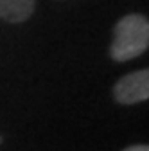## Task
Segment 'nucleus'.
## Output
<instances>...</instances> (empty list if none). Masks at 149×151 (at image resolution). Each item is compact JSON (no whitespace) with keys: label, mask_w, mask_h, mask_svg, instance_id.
Listing matches in <instances>:
<instances>
[{"label":"nucleus","mask_w":149,"mask_h":151,"mask_svg":"<svg viewBox=\"0 0 149 151\" xmlns=\"http://www.w3.org/2000/svg\"><path fill=\"white\" fill-rule=\"evenodd\" d=\"M149 47V22L142 14H128L117 22L110 54L115 61L138 58Z\"/></svg>","instance_id":"nucleus-1"},{"label":"nucleus","mask_w":149,"mask_h":151,"mask_svg":"<svg viewBox=\"0 0 149 151\" xmlns=\"http://www.w3.org/2000/svg\"><path fill=\"white\" fill-rule=\"evenodd\" d=\"M113 97L120 104H137L149 99V70H137L120 78L113 86Z\"/></svg>","instance_id":"nucleus-2"},{"label":"nucleus","mask_w":149,"mask_h":151,"mask_svg":"<svg viewBox=\"0 0 149 151\" xmlns=\"http://www.w3.org/2000/svg\"><path fill=\"white\" fill-rule=\"evenodd\" d=\"M36 0H0V18L11 24H22L32 14Z\"/></svg>","instance_id":"nucleus-3"},{"label":"nucleus","mask_w":149,"mask_h":151,"mask_svg":"<svg viewBox=\"0 0 149 151\" xmlns=\"http://www.w3.org/2000/svg\"><path fill=\"white\" fill-rule=\"evenodd\" d=\"M122 151H149V147L145 144H135V146H129V147H126Z\"/></svg>","instance_id":"nucleus-4"},{"label":"nucleus","mask_w":149,"mask_h":151,"mask_svg":"<svg viewBox=\"0 0 149 151\" xmlns=\"http://www.w3.org/2000/svg\"><path fill=\"white\" fill-rule=\"evenodd\" d=\"M0 140H2V139H0Z\"/></svg>","instance_id":"nucleus-5"}]
</instances>
